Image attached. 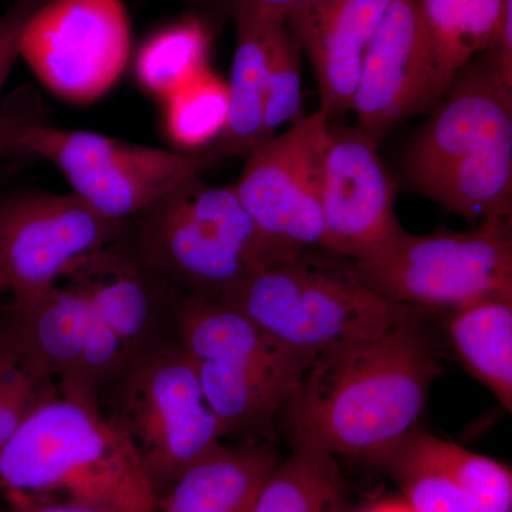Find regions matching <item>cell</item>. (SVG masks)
I'll list each match as a JSON object with an SVG mask.
<instances>
[{"label":"cell","instance_id":"obj_17","mask_svg":"<svg viewBox=\"0 0 512 512\" xmlns=\"http://www.w3.org/2000/svg\"><path fill=\"white\" fill-rule=\"evenodd\" d=\"M177 318L178 339L195 362L218 363L296 387L313 359L286 348L229 303L180 296Z\"/></svg>","mask_w":512,"mask_h":512},{"label":"cell","instance_id":"obj_24","mask_svg":"<svg viewBox=\"0 0 512 512\" xmlns=\"http://www.w3.org/2000/svg\"><path fill=\"white\" fill-rule=\"evenodd\" d=\"M59 396L56 380L0 319V450L39 407Z\"/></svg>","mask_w":512,"mask_h":512},{"label":"cell","instance_id":"obj_33","mask_svg":"<svg viewBox=\"0 0 512 512\" xmlns=\"http://www.w3.org/2000/svg\"><path fill=\"white\" fill-rule=\"evenodd\" d=\"M15 2H20V0H15Z\"/></svg>","mask_w":512,"mask_h":512},{"label":"cell","instance_id":"obj_3","mask_svg":"<svg viewBox=\"0 0 512 512\" xmlns=\"http://www.w3.org/2000/svg\"><path fill=\"white\" fill-rule=\"evenodd\" d=\"M0 490L107 512H157L136 450L96 403L59 396L0 450Z\"/></svg>","mask_w":512,"mask_h":512},{"label":"cell","instance_id":"obj_2","mask_svg":"<svg viewBox=\"0 0 512 512\" xmlns=\"http://www.w3.org/2000/svg\"><path fill=\"white\" fill-rule=\"evenodd\" d=\"M443 99L410 144L407 180L467 221L511 225L512 87L484 52Z\"/></svg>","mask_w":512,"mask_h":512},{"label":"cell","instance_id":"obj_12","mask_svg":"<svg viewBox=\"0 0 512 512\" xmlns=\"http://www.w3.org/2000/svg\"><path fill=\"white\" fill-rule=\"evenodd\" d=\"M377 148L356 127L330 121L320 248L353 261L372 254L403 231L394 211L396 187Z\"/></svg>","mask_w":512,"mask_h":512},{"label":"cell","instance_id":"obj_31","mask_svg":"<svg viewBox=\"0 0 512 512\" xmlns=\"http://www.w3.org/2000/svg\"><path fill=\"white\" fill-rule=\"evenodd\" d=\"M357 512H414L402 497L383 498Z\"/></svg>","mask_w":512,"mask_h":512},{"label":"cell","instance_id":"obj_21","mask_svg":"<svg viewBox=\"0 0 512 512\" xmlns=\"http://www.w3.org/2000/svg\"><path fill=\"white\" fill-rule=\"evenodd\" d=\"M446 330L468 373L512 410V298H488L453 309Z\"/></svg>","mask_w":512,"mask_h":512},{"label":"cell","instance_id":"obj_26","mask_svg":"<svg viewBox=\"0 0 512 512\" xmlns=\"http://www.w3.org/2000/svg\"><path fill=\"white\" fill-rule=\"evenodd\" d=\"M302 113V49L286 22L272 30L266 64L265 131L272 137Z\"/></svg>","mask_w":512,"mask_h":512},{"label":"cell","instance_id":"obj_16","mask_svg":"<svg viewBox=\"0 0 512 512\" xmlns=\"http://www.w3.org/2000/svg\"><path fill=\"white\" fill-rule=\"evenodd\" d=\"M392 0H308L286 18L318 80L332 121L352 110L363 57Z\"/></svg>","mask_w":512,"mask_h":512},{"label":"cell","instance_id":"obj_7","mask_svg":"<svg viewBox=\"0 0 512 512\" xmlns=\"http://www.w3.org/2000/svg\"><path fill=\"white\" fill-rule=\"evenodd\" d=\"M384 301L436 311L488 298H512L511 225L483 222L470 231L400 232L353 261Z\"/></svg>","mask_w":512,"mask_h":512},{"label":"cell","instance_id":"obj_29","mask_svg":"<svg viewBox=\"0 0 512 512\" xmlns=\"http://www.w3.org/2000/svg\"><path fill=\"white\" fill-rule=\"evenodd\" d=\"M308 0H217V8L225 16L244 15L261 16V18L285 20L299 6Z\"/></svg>","mask_w":512,"mask_h":512},{"label":"cell","instance_id":"obj_23","mask_svg":"<svg viewBox=\"0 0 512 512\" xmlns=\"http://www.w3.org/2000/svg\"><path fill=\"white\" fill-rule=\"evenodd\" d=\"M211 29L200 18H187L154 33L136 59L144 90L165 100L210 69Z\"/></svg>","mask_w":512,"mask_h":512},{"label":"cell","instance_id":"obj_10","mask_svg":"<svg viewBox=\"0 0 512 512\" xmlns=\"http://www.w3.org/2000/svg\"><path fill=\"white\" fill-rule=\"evenodd\" d=\"M76 194L15 192L0 198V278L9 302L28 303L49 292L80 259L123 235Z\"/></svg>","mask_w":512,"mask_h":512},{"label":"cell","instance_id":"obj_6","mask_svg":"<svg viewBox=\"0 0 512 512\" xmlns=\"http://www.w3.org/2000/svg\"><path fill=\"white\" fill-rule=\"evenodd\" d=\"M97 407L136 450L157 498L225 439L180 340L134 357Z\"/></svg>","mask_w":512,"mask_h":512},{"label":"cell","instance_id":"obj_4","mask_svg":"<svg viewBox=\"0 0 512 512\" xmlns=\"http://www.w3.org/2000/svg\"><path fill=\"white\" fill-rule=\"evenodd\" d=\"M124 241L164 284L187 298L221 302L271 265L234 185L211 187L191 175L124 220Z\"/></svg>","mask_w":512,"mask_h":512},{"label":"cell","instance_id":"obj_19","mask_svg":"<svg viewBox=\"0 0 512 512\" xmlns=\"http://www.w3.org/2000/svg\"><path fill=\"white\" fill-rule=\"evenodd\" d=\"M237 42L228 84L227 126L208 156L248 157L269 138L265 131L266 64L272 30L285 20L231 16Z\"/></svg>","mask_w":512,"mask_h":512},{"label":"cell","instance_id":"obj_20","mask_svg":"<svg viewBox=\"0 0 512 512\" xmlns=\"http://www.w3.org/2000/svg\"><path fill=\"white\" fill-rule=\"evenodd\" d=\"M508 0H419L431 63V103L461 70L493 45Z\"/></svg>","mask_w":512,"mask_h":512},{"label":"cell","instance_id":"obj_18","mask_svg":"<svg viewBox=\"0 0 512 512\" xmlns=\"http://www.w3.org/2000/svg\"><path fill=\"white\" fill-rule=\"evenodd\" d=\"M279 461L268 444H217L157 498V512H252Z\"/></svg>","mask_w":512,"mask_h":512},{"label":"cell","instance_id":"obj_15","mask_svg":"<svg viewBox=\"0 0 512 512\" xmlns=\"http://www.w3.org/2000/svg\"><path fill=\"white\" fill-rule=\"evenodd\" d=\"M62 279L84 293L94 315L131 356L180 340L177 305L183 295L141 265L123 235L80 259Z\"/></svg>","mask_w":512,"mask_h":512},{"label":"cell","instance_id":"obj_32","mask_svg":"<svg viewBox=\"0 0 512 512\" xmlns=\"http://www.w3.org/2000/svg\"><path fill=\"white\" fill-rule=\"evenodd\" d=\"M9 302V292L8 288H6L5 282L0 278V312L5 309V306L8 305Z\"/></svg>","mask_w":512,"mask_h":512},{"label":"cell","instance_id":"obj_27","mask_svg":"<svg viewBox=\"0 0 512 512\" xmlns=\"http://www.w3.org/2000/svg\"><path fill=\"white\" fill-rule=\"evenodd\" d=\"M47 123V111L33 87H20L0 106V160L19 154V144L32 127Z\"/></svg>","mask_w":512,"mask_h":512},{"label":"cell","instance_id":"obj_30","mask_svg":"<svg viewBox=\"0 0 512 512\" xmlns=\"http://www.w3.org/2000/svg\"><path fill=\"white\" fill-rule=\"evenodd\" d=\"M8 510L6 512H107L93 510V508L76 507V505L50 503V501L36 500L26 495H5Z\"/></svg>","mask_w":512,"mask_h":512},{"label":"cell","instance_id":"obj_13","mask_svg":"<svg viewBox=\"0 0 512 512\" xmlns=\"http://www.w3.org/2000/svg\"><path fill=\"white\" fill-rule=\"evenodd\" d=\"M372 467L414 512H511V468L417 427Z\"/></svg>","mask_w":512,"mask_h":512},{"label":"cell","instance_id":"obj_1","mask_svg":"<svg viewBox=\"0 0 512 512\" xmlns=\"http://www.w3.org/2000/svg\"><path fill=\"white\" fill-rule=\"evenodd\" d=\"M424 316L313 357L281 412L292 443L373 466L416 430L441 375Z\"/></svg>","mask_w":512,"mask_h":512},{"label":"cell","instance_id":"obj_11","mask_svg":"<svg viewBox=\"0 0 512 512\" xmlns=\"http://www.w3.org/2000/svg\"><path fill=\"white\" fill-rule=\"evenodd\" d=\"M130 43L121 0H47L26 25L20 57L57 97L90 104L120 79Z\"/></svg>","mask_w":512,"mask_h":512},{"label":"cell","instance_id":"obj_8","mask_svg":"<svg viewBox=\"0 0 512 512\" xmlns=\"http://www.w3.org/2000/svg\"><path fill=\"white\" fill-rule=\"evenodd\" d=\"M19 154L55 164L73 194L116 221L133 217L217 161L208 154L187 156L49 123L30 128L20 140Z\"/></svg>","mask_w":512,"mask_h":512},{"label":"cell","instance_id":"obj_5","mask_svg":"<svg viewBox=\"0 0 512 512\" xmlns=\"http://www.w3.org/2000/svg\"><path fill=\"white\" fill-rule=\"evenodd\" d=\"M221 302L244 312L286 348L313 357L431 312L384 301L363 284L353 259L322 248L266 266Z\"/></svg>","mask_w":512,"mask_h":512},{"label":"cell","instance_id":"obj_9","mask_svg":"<svg viewBox=\"0 0 512 512\" xmlns=\"http://www.w3.org/2000/svg\"><path fill=\"white\" fill-rule=\"evenodd\" d=\"M329 126V117L319 109L295 121L284 133L266 138L249 154L234 184L271 265L322 245Z\"/></svg>","mask_w":512,"mask_h":512},{"label":"cell","instance_id":"obj_22","mask_svg":"<svg viewBox=\"0 0 512 512\" xmlns=\"http://www.w3.org/2000/svg\"><path fill=\"white\" fill-rule=\"evenodd\" d=\"M252 512H349L345 478L333 454L293 444L262 488Z\"/></svg>","mask_w":512,"mask_h":512},{"label":"cell","instance_id":"obj_14","mask_svg":"<svg viewBox=\"0 0 512 512\" xmlns=\"http://www.w3.org/2000/svg\"><path fill=\"white\" fill-rule=\"evenodd\" d=\"M433 107L431 63L419 0H392L367 46L352 110L380 146L397 124Z\"/></svg>","mask_w":512,"mask_h":512},{"label":"cell","instance_id":"obj_25","mask_svg":"<svg viewBox=\"0 0 512 512\" xmlns=\"http://www.w3.org/2000/svg\"><path fill=\"white\" fill-rule=\"evenodd\" d=\"M164 128L171 143L197 150L215 143L227 126L228 84L205 70L164 100Z\"/></svg>","mask_w":512,"mask_h":512},{"label":"cell","instance_id":"obj_28","mask_svg":"<svg viewBox=\"0 0 512 512\" xmlns=\"http://www.w3.org/2000/svg\"><path fill=\"white\" fill-rule=\"evenodd\" d=\"M47 0H20L0 18V92L20 57V40L30 18Z\"/></svg>","mask_w":512,"mask_h":512}]
</instances>
